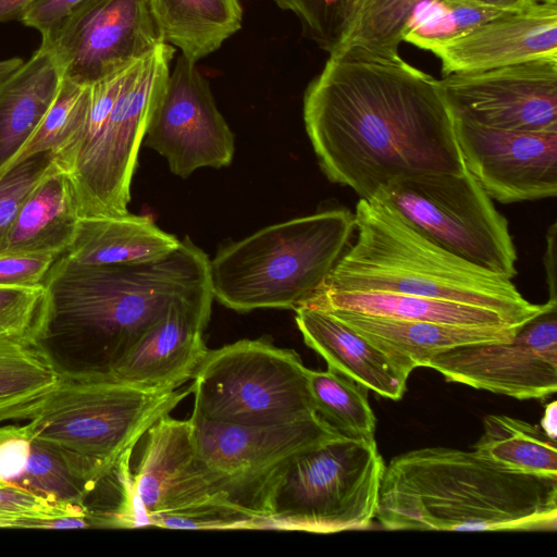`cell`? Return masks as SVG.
Wrapping results in <instances>:
<instances>
[{
    "label": "cell",
    "instance_id": "9a60e30c",
    "mask_svg": "<svg viewBox=\"0 0 557 557\" xmlns=\"http://www.w3.org/2000/svg\"><path fill=\"white\" fill-rule=\"evenodd\" d=\"M41 41L63 76L84 84L127 67L164 42L148 0H88Z\"/></svg>",
    "mask_w": 557,
    "mask_h": 557
},
{
    "label": "cell",
    "instance_id": "7402d4cb",
    "mask_svg": "<svg viewBox=\"0 0 557 557\" xmlns=\"http://www.w3.org/2000/svg\"><path fill=\"white\" fill-rule=\"evenodd\" d=\"M72 181L59 164L32 190L0 238V252L63 255L79 222Z\"/></svg>",
    "mask_w": 557,
    "mask_h": 557
},
{
    "label": "cell",
    "instance_id": "44dd1931",
    "mask_svg": "<svg viewBox=\"0 0 557 557\" xmlns=\"http://www.w3.org/2000/svg\"><path fill=\"white\" fill-rule=\"evenodd\" d=\"M295 321L305 344L332 368L380 396L403 398L409 374L380 348L329 311L299 307Z\"/></svg>",
    "mask_w": 557,
    "mask_h": 557
},
{
    "label": "cell",
    "instance_id": "ab89813d",
    "mask_svg": "<svg viewBox=\"0 0 557 557\" xmlns=\"http://www.w3.org/2000/svg\"><path fill=\"white\" fill-rule=\"evenodd\" d=\"M544 268L546 274V283L549 292V300L557 301L556 293V223L554 222L546 236V249L544 253Z\"/></svg>",
    "mask_w": 557,
    "mask_h": 557
},
{
    "label": "cell",
    "instance_id": "2e32d148",
    "mask_svg": "<svg viewBox=\"0 0 557 557\" xmlns=\"http://www.w3.org/2000/svg\"><path fill=\"white\" fill-rule=\"evenodd\" d=\"M144 144L163 156L170 171L182 178L201 168L227 166L233 160L234 135L208 81L183 54L170 72Z\"/></svg>",
    "mask_w": 557,
    "mask_h": 557
},
{
    "label": "cell",
    "instance_id": "30bf717a",
    "mask_svg": "<svg viewBox=\"0 0 557 557\" xmlns=\"http://www.w3.org/2000/svg\"><path fill=\"white\" fill-rule=\"evenodd\" d=\"M372 199L393 207L455 256L509 280L517 275L508 221L466 168L459 174L428 173L394 181Z\"/></svg>",
    "mask_w": 557,
    "mask_h": 557
},
{
    "label": "cell",
    "instance_id": "3957f363",
    "mask_svg": "<svg viewBox=\"0 0 557 557\" xmlns=\"http://www.w3.org/2000/svg\"><path fill=\"white\" fill-rule=\"evenodd\" d=\"M375 520L391 531H556L557 476L476 451L424 447L385 465Z\"/></svg>",
    "mask_w": 557,
    "mask_h": 557
},
{
    "label": "cell",
    "instance_id": "9c48e42d",
    "mask_svg": "<svg viewBox=\"0 0 557 557\" xmlns=\"http://www.w3.org/2000/svg\"><path fill=\"white\" fill-rule=\"evenodd\" d=\"M189 419L203 472L255 529L270 520L274 494L294 460L338 432L319 414L262 426Z\"/></svg>",
    "mask_w": 557,
    "mask_h": 557
},
{
    "label": "cell",
    "instance_id": "4316f807",
    "mask_svg": "<svg viewBox=\"0 0 557 557\" xmlns=\"http://www.w3.org/2000/svg\"><path fill=\"white\" fill-rule=\"evenodd\" d=\"M164 42L197 62L216 51L242 26L239 0H148Z\"/></svg>",
    "mask_w": 557,
    "mask_h": 557
},
{
    "label": "cell",
    "instance_id": "8992f818",
    "mask_svg": "<svg viewBox=\"0 0 557 557\" xmlns=\"http://www.w3.org/2000/svg\"><path fill=\"white\" fill-rule=\"evenodd\" d=\"M191 387L141 389L109 375L61 372L55 388L27 423L92 491L109 476L151 425Z\"/></svg>",
    "mask_w": 557,
    "mask_h": 557
},
{
    "label": "cell",
    "instance_id": "f1b7e54d",
    "mask_svg": "<svg viewBox=\"0 0 557 557\" xmlns=\"http://www.w3.org/2000/svg\"><path fill=\"white\" fill-rule=\"evenodd\" d=\"M473 450L517 472L557 476L556 440L540 425L506 414L483 419V433Z\"/></svg>",
    "mask_w": 557,
    "mask_h": 557
},
{
    "label": "cell",
    "instance_id": "52a82bcc",
    "mask_svg": "<svg viewBox=\"0 0 557 557\" xmlns=\"http://www.w3.org/2000/svg\"><path fill=\"white\" fill-rule=\"evenodd\" d=\"M384 468L375 438L336 432L289 466L264 529L312 533L369 529Z\"/></svg>",
    "mask_w": 557,
    "mask_h": 557
},
{
    "label": "cell",
    "instance_id": "60d3db41",
    "mask_svg": "<svg viewBox=\"0 0 557 557\" xmlns=\"http://www.w3.org/2000/svg\"><path fill=\"white\" fill-rule=\"evenodd\" d=\"M506 13H517L543 2L542 0H456Z\"/></svg>",
    "mask_w": 557,
    "mask_h": 557
},
{
    "label": "cell",
    "instance_id": "ffe728a7",
    "mask_svg": "<svg viewBox=\"0 0 557 557\" xmlns=\"http://www.w3.org/2000/svg\"><path fill=\"white\" fill-rule=\"evenodd\" d=\"M327 311V310H325ZM410 375L432 357L456 347L510 339L519 327L463 326L330 310Z\"/></svg>",
    "mask_w": 557,
    "mask_h": 557
},
{
    "label": "cell",
    "instance_id": "ba28073f",
    "mask_svg": "<svg viewBox=\"0 0 557 557\" xmlns=\"http://www.w3.org/2000/svg\"><path fill=\"white\" fill-rule=\"evenodd\" d=\"M191 379V414L207 421L262 426L318 414L300 356L267 339L208 350Z\"/></svg>",
    "mask_w": 557,
    "mask_h": 557
},
{
    "label": "cell",
    "instance_id": "836d02e7",
    "mask_svg": "<svg viewBox=\"0 0 557 557\" xmlns=\"http://www.w3.org/2000/svg\"><path fill=\"white\" fill-rule=\"evenodd\" d=\"M50 314V297L45 284L0 286V342L41 345Z\"/></svg>",
    "mask_w": 557,
    "mask_h": 557
},
{
    "label": "cell",
    "instance_id": "7a4b0ae2",
    "mask_svg": "<svg viewBox=\"0 0 557 557\" xmlns=\"http://www.w3.org/2000/svg\"><path fill=\"white\" fill-rule=\"evenodd\" d=\"M209 261L188 237L151 262L81 264L61 255L44 282L51 314L41 346L61 372L111 375L174 305L212 294Z\"/></svg>",
    "mask_w": 557,
    "mask_h": 557
},
{
    "label": "cell",
    "instance_id": "d4e9b609",
    "mask_svg": "<svg viewBox=\"0 0 557 557\" xmlns=\"http://www.w3.org/2000/svg\"><path fill=\"white\" fill-rule=\"evenodd\" d=\"M180 245L181 239L162 231L151 218L127 213L81 218L63 255L81 264L141 263L163 259Z\"/></svg>",
    "mask_w": 557,
    "mask_h": 557
},
{
    "label": "cell",
    "instance_id": "5b68a950",
    "mask_svg": "<svg viewBox=\"0 0 557 557\" xmlns=\"http://www.w3.org/2000/svg\"><path fill=\"white\" fill-rule=\"evenodd\" d=\"M355 231L334 208L263 227L209 261L213 297L237 312L300 307L325 282Z\"/></svg>",
    "mask_w": 557,
    "mask_h": 557
},
{
    "label": "cell",
    "instance_id": "ee69618b",
    "mask_svg": "<svg viewBox=\"0 0 557 557\" xmlns=\"http://www.w3.org/2000/svg\"><path fill=\"white\" fill-rule=\"evenodd\" d=\"M24 60L20 57H13L10 59L0 61V81L5 78L8 75L13 73L23 64Z\"/></svg>",
    "mask_w": 557,
    "mask_h": 557
},
{
    "label": "cell",
    "instance_id": "8d00e7d4",
    "mask_svg": "<svg viewBox=\"0 0 557 557\" xmlns=\"http://www.w3.org/2000/svg\"><path fill=\"white\" fill-rule=\"evenodd\" d=\"M58 164L53 153L41 152L17 163L0 177V238L32 190Z\"/></svg>",
    "mask_w": 557,
    "mask_h": 557
},
{
    "label": "cell",
    "instance_id": "f35d334b",
    "mask_svg": "<svg viewBox=\"0 0 557 557\" xmlns=\"http://www.w3.org/2000/svg\"><path fill=\"white\" fill-rule=\"evenodd\" d=\"M88 0H36L21 22L37 29L41 36L53 32L64 20Z\"/></svg>",
    "mask_w": 557,
    "mask_h": 557
},
{
    "label": "cell",
    "instance_id": "7c38bea8",
    "mask_svg": "<svg viewBox=\"0 0 557 557\" xmlns=\"http://www.w3.org/2000/svg\"><path fill=\"white\" fill-rule=\"evenodd\" d=\"M145 435V447L133 472L139 527L255 529V521L237 511L203 472L190 419L163 416Z\"/></svg>",
    "mask_w": 557,
    "mask_h": 557
},
{
    "label": "cell",
    "instance_id": "5bb4252c",
    "mask_svg": "<svg viewBox=\"0 0 557 557\" xmlns=\"http://www.w3.org/2000/svg\"><path fill=\"white\" fill-rule=\"evenodd\" d=\"M440 84L455 120L499 129L557 133V57L454 73Z\"/></svg>",
    "mask_w": 557,
    "mask_h": 557
},
{
    "label": "cell",
    "instance_id": "cb8c5ba5",
    "mask_svg": "<svg viewBox=\"0 0 557 557\" xmlns=\"http://www.w3.org/2000/svg\"><path fill=\"white\" fill-rule=\"evenodd\" d=\"M300 307L463 326H522L507 315L488 308L396 293L344 292L320 287Z\"/></svg>",
    "mask_w": 557,
    "mask_h": 557
},
{
    "label": "cell",
    "instance_id": "4fadbf2b",
    "mask_svg": "<svg viewBox=\"0 0 557 557\" xmlns=\"http://www.w3.org/2000/svg\"><path fill=\"white\" fill-rule=\"evenodd\" d=\"M423 368L447 381L516 399H543L557 392V302L520 326L507 341L441 352Z\"/></svg>",
    "mask_w": 557,
    "mask_h": 557
},
{
    "label": "cell",
    "instance_id": "d6986e66",
    "mask_svg": "<svg viewBox=\"0 0 557 557\" xmlns=\"http://www.w3.org/2000/svg\"><path fill=\"white\" fill-rule=\"evenodd\" d=\"M430 51L445 76L557 57V4L539 2L502 15Z\"/></svg>",
    "mask_w": 557,
    "mask_h": 557
},
{
    "label": "cell",
    "instance_id": "7bdbcfd3",
    "mask_svg": "<svg viewBox=\"0 0 557 557\" xmlns=\"http://www.w3.org/2000/svg\"><path fill=\"white\" fill-rule=\"evenodd\" d=\"M540 426L552 440L557 438V401L554 400L545 407Z\"/></svg>",
    "mask_w": 557,
    "mask_h": 557
},
{
    "label": "cell",
    "instance_id": "603a6c76",
    "mask_svg": "<svg viewBox=\"0 0 557 557\" xmlns=\"http://www.w3.org/2000/svg\"><path fill=\"white\" fill-rule=\"evenodd\" d=\"M62 78L54 54L41 41L27 61L0 81V169L33 135Z\"/></svg>",
    "mask_w": 557,
    "mask_h": 557
},
{
    "label": "cell",
    "instance_id": "8fae6325",
    "mask_svg": "<svg viewBox=\"0 0 557 557\" xmlns=\"http://www.w3.org/2000/svg\"><path fill=\"white\" fill-rule=\"evenodd\" d=\"M173 54L174 48L161 42L131 65L102 129L63 169L72 181L81 218L129 213L139 148L164 92Z\"/></svg>",
    "mask_w": 557,
    "mask_h": 557
},
{
    "label": "cell",
    "instance_id": "83f0119b",
    "mask_svg": "<svg viewBox=\"0 0 557 557\" xmlns=\"http://www.w3.org/2000/svg\"><path fill=\"white\" fill-rule=\"evenodd\" d=\"M60 379L41 345L0 342V423L29 419Z\"/></svg>",
    "mask_w": 557,
    "mask_h": 557
},
{
    "label": "cell",
    "instance_id": "ac0fdd59",
    "mask_svg": "<svg viewBox=\"0 0 557 557\" xmlns=\"http://www.w3.org/2000/svg\"><path fill=\"white\" fill-rule=\"evenodd\" d=\"M213 299L211 294L174 305L109 376L141 389L181 387L208 352L203 332Z\"/></svg>",
    "mask_w": 557,
    "mask_h": 557
},
{
    "label": "cell",
    "instance_id": "f546056e",
    "mask_svg": "<svg viewBox=\"0 0 557 557\" xmlns=\"http://www.w3.org/2000/svg\"><path fill=\"white\" fill-rule=\"evenodd\" d=\"M90 103V84L63 76L59 91L41 122L15 153L0 169V177L17 163L41 152H51L61 166L82 137Z\"/></svg>",
    "mask_w": 557,
    "mask_h": 557
},
{
    "label": "cell",
    "instance_id": "e0dca14e",
    "mask_svg": "<svg viewBox=\"0 0 557 557\" xmlns=\"http://www.w3.org/2000/svg\"><path fill=\"white\" fill-rule=\"evenodd\" d=\"M465 168L502 203L557 195V133L509 131L455 120Z\"/></svg>",
    "mask_w": 557,
    "mask_h": 557
},
{
    "label": "cell",
    "instance_id": "d590c367",
    "mask_svg": "<svg viewBox=\"0 0 557 557\" xmlns=\"http://www.w3.org/2000/svg\"><path fill=\"white\" fill-rule=\"evenodd\" d=\"M66 516L88 518L95 528L94 512L85 505L58 502L34 495L0 482V528H27L32 519Z\"/></svg>",
    "mask_w": 557,
    "mask_h": 557
},
{
    "label": "cell",
    "instance_id": "484cf974",
    "mask_svg": "<svg viewBox=\"0 0 557 557\" xmlns=\"http://www.w3.org/2000/svg\"><path fill=\"white\" fill-rule=\"evenodd\" d=\"M0 482L39 497L86 505L94 492L69 470L61 456L25 425L0 426Z\"/></svg>",
    "mask_w": 557,
    "mask_h": 557
},
{
    "label": "cell",
    "instance_id": "d6a6232c",
    "mask_svg": "<svg viewBox=\"0 0 557 557\" xmlns=\"http://www.w3.org/2000/svg\"><path fill=\"white\" fill-rule=\"evenodd\" d=\"M505 14L461 1L438 0L416 12L404 41L430 50Z\"/></svg>",
    "mask_w": 557,
    "mask_h": 557
},
{
    "label": "cell",
    "instance_id": "1f68e13d",
    "mask_svg": "<svg viewBox=\"0 0 557 557\" xmlns=\"http://www.w3.org/2000/svg\"><path fill=\"white\" fill-rule=\"evenodd\" d=\"M436 1L363 0L349 30L334 51L357 49L380 57H399V45L413 15Z\"/></svg>",
    "mask_w": 557,
    "mask_h": 557
},
{
    "label": "cell",
    "instance_id": "4dcf8cb0",
    "mask_svg": "<svg viewBox=\"0 0 557 557\" xmlns=\"http://www.w3.org/2000/svg\"><path fill=\"white\" fill-rule=\"evenodd\" d=\"M309 389L318 414L344 435L374 438L376 419L368 388L329 368L308 369Z\"/></svg>",
    "mask_w": 557,
    "mask_h": 557
},
{
    "label": "cell",
    "instance_id": "6da1fadb",
    "mask_svg": "<svg viewBox=\"0 0 557 557\" xmlns=\"http://www.w3.org/2000/svg\"><path fill=\"white\" fill-rule=\"evenodd\" d=\"M302 113L322 172L360 199L397 180L465 170L440 79L400 55L330 53Z\"/></svg>",
    "mask_w": 557,
    "mask_h": 557
},
{
    "label": "cell",
    "instance_id": "74e56055",
    "mask_svg": "<svg viewBox=\"0 0 557 557\" xmlns=\"http://www.w3.org/2000/svg\"><path fill=\"white\" fill-rule=\"evenodd\" d=\"M60 256L45 253L0 252V286L35 287Z\"/></svg>",
    "mask_w": 557,
    "mask_h": 557
},
{
    "label": "cell",
    "instance_id": "277c9868",
    "mask_svg": "<svg viewBox=\"0 0 557 557\" xmlns=\"http://www.w3.org/2000/svg\"><path fill=\"white\" fill-rule=\"evenodd\" d=\"M354 220L357 239L320 287L469 304L498 311L521 325L557 302H530L512 280L437 246L387 203L359 199Z\"/></svg>",
    "mask_w": 557,
    "mask_h": 557
},
{
    "label": "cell",
    "instance_id": "b9f144b4",
    "mask_svg": "<svg viewBox=\"0 0 557 557\" xmlns=\"http://www.w3.org/2000/svg\"><path fill=\"white\" fill-rule=\"evenodd\" d=\"M36 0H0V23L20 20Z\"/></svg>",
    "mask_w": 557,
    "mask_h": 557
},
{
    "label": "cell",
    "instance_id": "e575fe53",
    "mask_svg": "<svg viewBox=\"0 0 557 557\" xmlns=\"http://www.w3.org/2000/svg\"><path fill=\"white\" fill-rule=\"evenodd\" d=\"M363 0H274L295 13L304 34L332 53L349 30Z\"/></svg>",
    "mask_w": 557,
    "mask_h": 557
}]
</instances>
